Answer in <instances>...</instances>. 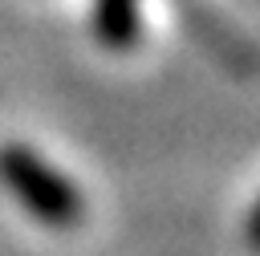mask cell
Here are the masks:
<instances>
[{
	"label": "cell",
	"instance_id": "obj_1",
	"mask_svg": "<svg viewBox=\"0 0 260 256\" xmlns=\"http://www.w3.org/2000/svg\"><path fill=\"white\" fill-rule=\"evenodd\" d=\"M0 179L45 228L65 232V228H77L85 215L81 191L57 167H49L32 146H20V142L0 146Z\"/></svg>",
	"mask_w": 260,
	"mask_h": 256
},
{
	"label": "cell",
	"instance_id": "obj_2",
	"mask_svg": "<svg viewBox=\"0 0 260 256\" xmlns=\"http://www.w3.org/2000/svg\"><path fill=\"white\" fill-rule=\"evenodd\" d=\"M93 37L106 49H130L142 37L138 0H93Z\"/></svg>",
	"mask_w": 260,
	"mask_h": 256
},
{
	"label": "cell",
	"instance_id": "obj_3",
	"mask_svg": "<svg viewBox=\"0 0 260 256\" xmlns=\"http://www.w3.org/2000/svg\"><path fill=\"white\" fill-rule=\"evenodd\" d=\"M248 240H252V244L260 248V203H256V211L248 215Z\"/></svg>",
	"mask_w": 260,
	"mask_h": 256
}]
</instances>
